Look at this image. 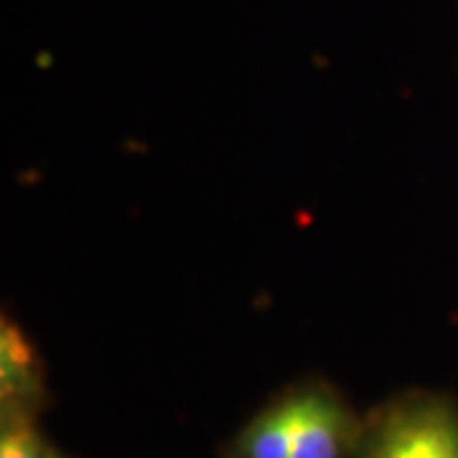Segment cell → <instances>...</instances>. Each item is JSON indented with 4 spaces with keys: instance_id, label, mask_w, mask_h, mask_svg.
<instances>
[{
    "instance_id": "obj_1",
    "label": "cell",
    "mask_w": 458,
    "mask_h": 458,
    "mask_svg": "<svg viewBox=\"0 0 458 458\" xmlns=\"http://www.w3.org/2000/svg\"><path fill=\"white\" fill-rule=\"evenodd\" d=\"M352 458H458V405L438 393H405L364 418Z\"/></svg>"
},
{
    "instance_id": "obj_5",
    "label": "cell",
    "mask_w": 458,
    "mask_h": 458,
    "mask_svg": "<svg viewBox=\"0 0 458 458\" xmlns=\"http://www.w3.org/2000/svg\"><path fill=\"white\" fill-rule=\"evenodd\" d=\"M56 451L44 441L36 412L0 410V458H54Z\"/></svg>"
},
{
    "instance_id": "obj_3",
    "label": "cell",
    "mask_w": 458,
    "mask_h": 458,
    "mask_svg": "<svg viewBox=\"0 0 458 458\" xmlns=\"http://www.w3.org/2000/svg\"><path fill=\"white\" fill-rule=\"evenodd\" d=\"M44 403V369L26 334L8 318L0 327V410L36 412Z\"/></svg>"
},
{
    "instance_id": "obj_6",
    "label": "cell",
    "mask_w": 458,
    "mask_h": 458,
    "mask_svg": "<svg viewBox=\"0 0 458 458\" xmlns=\"http://www.w3.org/2000/svg\"><path fill=\"white\" fill-rule=\"evenodd\" d=\"M54 458H64V456H59V454H56V456H54Z\"/></svg>"
},
{
    "instance_id": "obj_4",
    "label": "cell",
    "mask_w": 458,
    "mask_h": 458,
    "mask_svg": "<svg viewBox=\"0 0 458 458\" xmlns=\"http://www.w3.org/2000/svg\"><path fill=\"white\" fill-rule=\"evenodd\" d=\"M293 393L260 410L234 438L232 458H291Z\"/></svg>"
},
{
    "instance_id": "obj_2",
    "label": "cell",
    "mask_w": 458,
    "mask_h": 458,
    "mask_svg": "<svg viewBox=\"0 0 458 458\" xmlns=\"http://www.w3.org/2000/svg\"><path fill=\"white\" fill-rule=\"evenodd\" d=\"M361 420L339 394L324 385L293 390V443L291 458H349Z\"/></svg>"
}]
</instances>
